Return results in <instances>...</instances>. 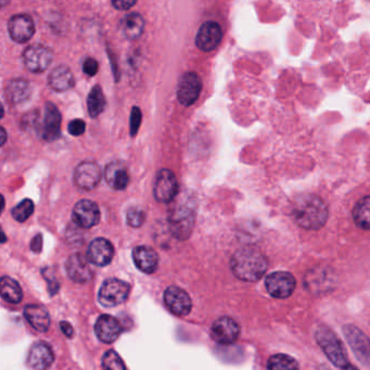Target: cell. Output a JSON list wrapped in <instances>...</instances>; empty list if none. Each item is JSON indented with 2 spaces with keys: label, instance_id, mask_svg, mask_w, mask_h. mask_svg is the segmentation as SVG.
<instances>
[{
  "label": "cell",
  "instance_id": "60d3db41",
  "mask_svg": "<svg viewBox=\"0 0 370 370\" xmlns=\"http://www.w3.org/2000/svg\"><path fill=\"white\" fill-rule=\"evenodd\" d=\"M343 370H359L357 368L355 367V366L350 365V364H347L345 367L342 368Z\"/></svg>",
  "mask_w": 370,
  "mask_h": 370
},
{
  "label": "cell",
  "instance_id": "603a6c76",
  "mask_svg": "<svg viewBox=\"0 0 370 370\" xmlns=\"http://www.w3.org/2000/svg\"><path fill=\"white\" fill-rule=\"evenodd\" d=\"M132 259L136 267L147 274H152L158 269V253L150 247L137 246L132 250Z\"/></svg>",
  "mask_w": 370,
  "mask_h": 370
},
{
  "label": "cell",
  "instance_id": "74e56055",
  "mask_svg": "<svg viewBox=\"0 0 370 370\" xmlns=\"http://www.w3.org/2000/svg\"><path fill=\"white\" fill-rule=\"evenodd\" d=\"M112 5L116 9L122 10H128L137 3V0H111Z\"/></svg>",
  "mask_w": 370,
  "mask_h": 370
},
{
  "label": "cell",
  "instance_id": "5bb4252c",
  "mask_svg": "<svg viewBox=\"0 0 370 370\" xmlns=\"http://www.w3.org/2000/svg\"><path fill=\"white\" fill-rule=\"evenodd\" d=\"M8 32L12 40L24 44L29 42L35 34V24L30 15L17 14L8 22Z\"/></svg>",
  "mask_w": 370,
  "mask_h": 370
},
{
  "label": "cell",
  "instance_id": "8fae6325",
  "mask_svg": "<svg viewBox=\"0 0 370 370\" xmlns=\"http://www.w3.org/2000/svg\"><path fill=\"white\" fill-rule=\"evenodd\" d=\"M101 169L94 162H80L75 169L74 181L84 191L94 190L101 180Z\"/></svg>",
  "mask_w": 370,
  "mask_h": 370
},
{
  "label": "cell",
  "instance_id": "9c48e42d",
  "mask_svg": "<svg viewBox=\"0 0 370 370\" xmlns=\"http://www.w3.org/2000/svg\"><path fill=\"white\" fill-rule=\"evenodd\" d=\"M201 89H202V82L196 73L188 72L184 74L177 87L178 101L185 106H192L198 100Z\"/></svg>",
  "mask_w": 370,
  "mask_h": 370
},
{
  "label": "cell",
  "instance_id": "7c38bea8",
  "mask_svg": "<svg viewBox=\"0 0 370 370\" xmlns=\"http://www.w3.org/2000/svg\"><path fill=\"white\" fill-rule=\"evenodd\" d=\"M164 302L166 307L177 317H186L190 313L192 302L184 289L180 287H168L164 293Z\"/></svg>",
  "mask_w": 370,
  "mask_h": 370
},
{
  "label": "cell",
  "instance_id": "ab89813d",
  "mask_svg": "<svg viewBox=\"0 0 370 370\" xmlns=\"http://www.w3.org/2000/svg\"><path fill=\"white\" fill-rule=\"evenodd\" d=\"M60 327H61L62 331H63L64 335L68 338H71L73 336V328L70 324L66 323V321H62L60 324Z\"/></svg>",
  "mask_w": 370,
  "mask_h": 370
},
{
  "label": "cell",
  "instance_id": "d4e9b609",
  "mask_svg": "<svg viewBox=\"0 0 370 370\" xmlns=\"http://www.w3.org/2000/svg\"><path fill=\"white\" fill-rule=\"evenodd\" d=\"M24 315L36 331L46 333L49 328L50 317L45 307L36 305H27L24 309Z\"/></svg>",
  "mask_w": 370,
  "mask_h": 370
},
{
  "label": "cell",
  "instance_id": "f1b7e54d",
  "mask_svg": "<svg viewBox=\"0 0 370 370\" xmlns=\"http://www.w3.org/2000/svg\"><path fill=\"white\" fill-rule=\"evenodd\" d=\"M353 218L356 225L363 230H370V196H365L354 207Z\"/></svg>",
  "mask_w": 370,
  "mask_h": 370
},
{
  "label": "cell",
  "instance_id": "83f0119b",
  "mask_svg": "<svg viewBox=\"0 0 370 370\" xmlns=\"http://www.w3.org/2000/svg\"><path fill=\"white\" fill-rule=\"evenodd\" d=\"M0 293L4 300L13 305L21 302L23 298V293L19 283L8 276H4L0 281Z\"/></svg>",
  "mask_w": 370,
  "mask_h": 370
},
{
  "label": "cell",
  "instance_id": "cb8c5ba5",
  "mask_svg": "<svg viewBox=\"0 0 370 370\" xmlns=\"http://www.w3.org/2000/svg\"><path fill=\"white\" fill-rule=\"evenodd\" d=\"M74 76L71 70L66 66H58L54 68L48 77V84L54 91L64 92L73 88Z\"/></svg>",
  "mask_w": 370,
  "mask_h": 370
},
{
  "label": "cell",
  "instance_id": "d590c367",
  "mask_svg": "<svg viewBox=\"0 0 370 370\" xmlns=\"http://www.w3.org/2000/svg\"><path fill=\"white\" fill-rule=\"evenodd\" d=\"M68 130L71 136H82L86 130L85 122L82 120H72V122L68 124Z\"/></svg>",
  "mask_w": 370,
  "mask_h": 370
},
{
  "label": "cell",
  "instance_id": "4316f807",
  "mask_svg": "<svg viewBox=\"0 0 370 370\" xmlns=\"http://www.w3.org/2000/svg\"><path fill=\"white\" fill-rule=\"evenodd\" d=\"M7 94L12 103H23V102L27 101L31 96V84L23 78L11 80L8 84Z\"/></svg>",
  "mask_w": 370,
  "mask_h": 370
},
{
  "label": "cell",
  "instance_id": "7402d4cb",
  "mask_svg": "<svg viewBox=\"0 0 370 370\" xmlns=\"http://www.w3.org/2000/svg\"><path fill=\"white\" fill-rule=\"evenodd\" d=\"M122 328L118 319L110 315H101L94 325V333L104 343H112L118 339Z\"/></svg>",
  "mask_w": 370,
  "mask_h": 370
},
{
  "label": "cell",
  "instance_id": "d6a6232c",
  "mask_svg": "<svg viewBox=\"0 0 370 370\" xmlns=\"http://www.w3.org/2000/svg\"><path fill=\"white\" fill-rule=\"evenodd\" d=\"M102 367L104 370H126L120 355L113 350H109L102 357Z\"/></svg>",
  "mask_w": 370,
  "mask_h": 370
},
{
  "label": "cell",
  "instance_id": "4fadbf2b",
  "mask_svg": "<svg viewBox=\"0 0 370 370\" xmlns=\"http://www.w3.org/2000/svg\"><path fill=\"white\" fill-rule=\"evenodd\" d=\"M343 331L356 357L364 364L370 365V340L368 339L367 336L357 327L352 325L345 326Z\"/></svg>",
  "mask_w": 370,
  "mask_h": 370
},
{
  "label": "cell",
  "instance_id": "836d02e7",
  "mask_svg": "<svg viewBox=\"0 0 370 370\" xmlns=\"http://www.w3.org/2000/svg\"><path fill=\"white\" fill-rule=\"evenodd\" d=\"M146 220V212L138 207H132L128 212V223L132 227H140Z\"/></svg>",
  "mask_w": 370,
  "mask_h": 370
},
{
  "label": "cell",
  "instance_id": "ba28073f",
  "mask_svg": "<svg viewBox=\"0 0 370 370\" xmlns=\"http://www.w3.org/2000/svg\"><path fill=\"white\" fill-rule=\"evenodd\" d=\"M178 193V181L168 169H162L156 174L154 183V198L160 203L172 202Z\"/></svg>",
  "mask_w": 370,
  "mask_h": 370
},
{
  "label": "cell",
  "instance_id": "ac0fdd59",
  "mask_svg": "<svg viewBox=\"0 0 370 370\" xmlns=\"http://www.w3.org/2000/svg\"><path fill=\"white\" fill-rule=\"evenodd\" d=\"M90 262L87 257H84L80 253L71 255L66 261V264L68 277L75 283H82L90 281L92 277V271Z\"/></svg>",
  "mask_w": 370,
  "mask_h": 370
},
{
  "label": "cell",
  "instance_id": "484cf974",
  "mask_svg": "<svg viewBox=\"0 0 370 370\" xmlns=\"http://www.w3.org/2000/svg\"><path fill=\"white\" fill-rule=\"evenodd\" d=\"M144 28V18L140 13H130L120 22L121 33L130 40L137 39L142 36Z\"/></svg>",
  "mask_w": 370,
  "mask_h": 370
},
{
  "label": "cell",
  "instance_id": "30bf717a",
  "mask_svg": "<svg viewBox=\"0 0 370 370\" xmlns=\"http://www.w3.org/2000/svg\"><path fill=\"white\" fill-rule=\"evenodd\" d=\"M211 335L215 343L219 345H233L238 340L240 327L235 319L230 317H221L213 324Z\"/></svg>",
  "mask_w": 370,
  "mask_h": 370
},
{
  "label": "cell",
  "instance_id": "f35d334b",
  "mask_svg": "<svg viewBox=\"0 0 370 370\" xmlns=\"http://www.w3.org/2000/svg\"><path fill=\"white\" fill-rule=\"evenodd\" d=\"M31 248L36 253L42 251V248H43V237L42 235L38 234L34 236V238L32 239Z\"/></svg>",
  "mask_w": 370,
  "mask_h": 370
},
{
  "label": "cell",
  "instance_id": "e575fe53",
  "mask_svg": "<svg viewBox=\"0 0 370 370\" xmlns=\"http://www.w3.org/2000/svg\"><path fill=\"white\" fill-rule=\"evenodd\" d=\"M140 124H142V110L140 108L134 106L130 113V132L132 136H136L137 132L140 130Z\"/></svg>",
  "mask_w": 370,
  "mask_h": 370
},
{
  "label": "cell",
  "instance_id": "5b68a950",
  "mask_svg": "<svg viewBox=\"0 0 370 370\" xmlns=\"http://www.w3.org/2000/svg\"><path fill=\"white\" fill-rule=\"evenodd\" d=\"M130 293V283L121 279H106L99 291V302L106 307H113L128 300Z\"/></svg>",
  "mask_w": 370,
  "mask_h": 370
},
{
  "label": "cell",
  "instance_id": "ffe728a7",
  "mask_svg": "<svg viewBox=\"0 0 370 370\" xmlns=\"http://www.w3.org/2000/svg\"><path fill=\"white\" fill-rule=\"evenodd\" d=\"M54 361V351L47 343H37L31 347L27 365L33 370H46Z\"/></svg>",
  "mask_w": 370,
  "mask_h": 370
},
{
  "label": "cell",
  "instance_id": "b9f144b4",
  "mask_svg": "<svg viewBox=\"0 0 370 370\" xmlns=\"http://www.w3.org/2000/svg\"><path fill=\"white\" fill-rule=\"evenodd\" d=\"M6 132L5 129L3 128V134H1V144H5L6 142Z\"/></svg>",
  "mask_w": 370,
  "mask_h": 370
},
{
  "label": "cell",
  "instance_id": "277c9868",
  "mask_svg": "<svg viewBox=\"0 0 370 370\" xmlns=\"http://www.w3.org/2000/svg\"><path fill=\"white\" fill-rule=\"evenodd\" d=\"M196 211L187 205H178L171 210L168 217L170 230L176 238L186 239L194 229Z\"/></svg>",
  "mask_w": 370,
  "mask_h": 370
},
{
  "label": "cell",
  "instance_id": "3957f363",
  "mask_svg": "<svg viewBox=\"0 0 370 370\" xmlns=\"http://www.w3.org/2000/svg\"><path fill=\"white\" fill-rule=\"evenodd\" d=\"M315 337L326 357L333 365L343 368L349 364L345 347L331 329L328 327H319L315 333Z\"/></svg>",
  "mask_w": 370,
  "mask_h": 370
},
{
  "label": "cell",
  "instance_id": "44dd1931",
  "mask_svg": "<svg viewBox=\"0 0 370 370\" xmlns=\"http://www.w3.org/2000/svg\"><path fill=\"white\" fill-rule=\"evenodd\" d=\"M104 179H106V183L114 190H124V189L128 188L130 180L128 167L120 160L110 162L104 170Z\"/></svg>",
  "mask_w": 370,
  "mask_h": 370
},
{
  "label": "cell",
  "instance_id": "e0dca14e",
  "mask_svg": "<svg viewBox=\"0 0 370 370\" xmlns=\"http://www.w3.org/2000/svg\"><path fill=\"white\" fill-rule=\"evenodd\" d=\"M113 257L114 248L108 239H94L88 247V260L97 267H106L110 264Z\"/></svg>",
  "mask_w": 370,
  "mask_h": 370
},
{
  "label": "cell",
  "instance_id": "4dcf8cb0",
  "mask_svg": "<svg viewBox=\"0 0 370 370\" xmlns=\"http://www.w3.org/2000/svg\"><path fill=\"white\" fill-rule=\"evenodd\" d=\"M269 370H300L299 364L287 354H276L269 359Z\"/></svg>",
  "mask_w": 370,
  "mask_h": 370
},
{
  "label": "cell",
  "instance_id": "8d00e7d4",
  "mask_svg": "<svg viewBox=\"0 0 370 370\" xmlns=\"http://www.w3.org/2000/svg\"><path fill=\"white\" fill-rule=\"evenodd\" d=\"M98 70H99V64H98L96 60L92 59V58H88V59H86L85 62H84L83 70L86 75L92 77V76L98 73Z\"/></svg>",
  "mask_w": 370,
  "mask_h": 370
},
{
  "label": "cell",
  "instance_id": "d6986e66",
  "mask_svg": "<svg viewBox=\"0 0 370 370\" xmlns=\"http://www.w3.org/2000/svg\"><path fill=\"white\" fill-rule=\"evenodd\" d=\"M61 114L57 106L54 103H46L45 114H44L43 130L42 136L44 140L51 141L57 140L61 134Z\"/></svg>",
  "mask_w": 370,
  "mask_h": 370
},
{
  "label": "cell",
  "instance_id": "6da1fadb",
  "mask_svg": "<svg viewBox=\"0 0 370 370\" xmlns=\"http://www.w3.org/2000/svg\"><path fill=\"white\" fill-rule=\"evenodd\" d=\"M291 216L299 227L307 230H319L327 222L328 207L316 195H300L293 202Z\"/></svg>",
  "mask_w": 370,
  "mask_h": 370
},
{
  "label": "cell",
  "instance_id": "9a60e30c",
  "mask_svg": "<svg viewBox=\"0 0 370 370\" xmlns=\"http://www.w3.org/2000/svg\"><path fill=\"white\" fill-rule=\"evenodd\" d=\"M73 220L78 227L83 229H90L97 225L100 221L99 207L88 199L80 200L74 207Z\"/></svg>",
  "mask_w": 370,
  "mask_h": 370
},
{
  "label": "cell",
  "instance_id": "1f68e13d",
  "mask_svg": "<svg viewBox=\"0 0 370 370\" xmlns=\"http://www.w3.org/2000/svg\"><path fill=\"white\" fill-rule=\"evenodd\" d=\"M34 203L31 199H24L18 206L12 209V217L18 222H25L34 212Z\"/></svg>",
  "mask_w": 370,
  "mask_h": 370
},
{
  "label": "cell",
  "instance_id": "7a4b0ae2",
  "mask_svg": "<svg viewBox=\"0 0 370 370\" xmlns=\"http://www.w3.org/2000/svg\"><path fill=\"white\" fill-rule=\"evenodd\" d=\"M230 267L237 279L257 281L262 279L266 272L269 263L263 253L257 249L242 248L233 255Z\"/></svg>",
  "mask_w": 370,
  "mask_h": 370
},
{
  "label": "cell",
  "instance_id": "2e32d148",
  "mask_svg": "<svg viewBox=\"0 0 370 370\" xmlns=\"http://www.w3.org/2000/svg\"><path fill=\"white\" fill-rule=\"evenodd\" d=\"M222 28L216 22H206L201 26L197 35L196 42L199 49L204 52L214 50L222 40Z\"/></svg>",
  "mask_w": 370,
  "mask_h": 370
},
{
  "label": "cell",
  "instance_id": "8992f818",
  "mask_svg": "<svg viewBox=\"0 0 370 370\" xmlns=\"http://www.w3.org/2000/svg\"><path fill=\"white\" fill-rule=\"evenodd\" d=\"M24 65L32 73H43L52 62V53L49 48L43 45H31L23 53Z\"/></svg>",
  "mask_w": 370,
  "mask_h": 370
},
{
  "label": "cell",
  "instance_id": "f546056e",
  "mask_svg": "<svg viewBox=\"0 0 370 370\" xmlns=\"http://www.w3.org/2000/svg\"><path fill=\"white\" fill-rule=\"evenodd\" d=\"M88 112L92 118L98 117L106 108V98L100 86H94L88 94L87 98Z\"/></svg>",
  "mask_w": 370,
  "mask_h": 370
},
{
  "label": "cell",
  "instance_id": "52a82bcc",
  "mask_svg": "<svg viewBox=\"0 0 370 370\" xmlns=\"http://www.w3.org/2000/svg\"><path fill=\"white\" fill-rule=\"evenodd\" d=\"M297 286L295 276L288 272H275L265 279V287L271 297L285 299L290 297Z\"/></svg>",
  "mask_w": 370,
  "mask_h": 370
}]
</instances>
